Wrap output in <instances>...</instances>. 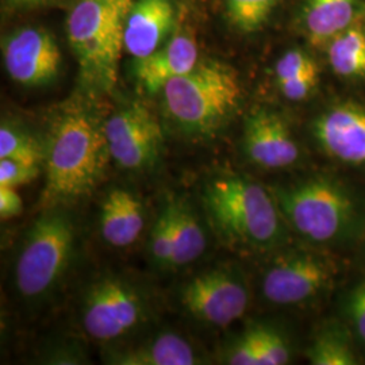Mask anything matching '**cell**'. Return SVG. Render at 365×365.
I'll return each mask as SVG.
<instances>
[{
  "label": "cell",
  "mask_w": 365,
  "mask_h": 365,
  "mask_svg": "<svg viewBox=\"0 0 365 365\" xmlns=\"http://www.w3.org/2000/svg\"><path fill=\"white\" fill-rule=\"evenodd\" d=\"M46 205L88 195L111 158L105 123L80 102L63 107L52 119L45 148Z\"/></svg>",
  "instance_id": "1"
},
{
  "label": "cell",
  "mask_w": 365,
  "mask_h": 365,
  "mask_svg": "<svg viewBox=\"0 0 365 365\" xmlns=\"http://www.w3.org/2000/svg\"><path fill=\"white\" fill-rule=\"evenodd\" d=\"M203 202L212 227L232 245L264 250L284 240V217L274 194L257 182L237 175L211 179Z\"/></svg>",
  "instance_id": "2"
},
{
  "label": "cell",
  "mask_w": 365,
  "mask_h": 365,
  "mask_svg": "<svg viewBox=\"0 0 365 365\" xmlns=\"http://www.w3.org/2000/svg\"><path fill=\"white\" fill-rule=\"evenodd\" d=\"M163 103L173 123L188 135L212 137L233 117L242 87L233 66L203 60L194 69L168 81Z\"/></svg>",
  "instance_id": "3"
},
{
  "label": "cell",
  "mask_w": 365,
  "mask_h": 365,
  "mask_svg": "<svg viewBox=\"0 0 365 365\" xmlns=\"http://www.w3.org/2000/svg\"><path fill=\"white\" fill-rule=\"evenodd\" d=\"M134 0H76L68 14L66 37L81 78L96 91L117 81L126 16Z\"/></svg>",
  "instance_id": "4"
},
{
  "label": "cell",
  "mask_w": 365,
  "mask_h": 365,
  "mask_svg": "<svg viewBox=\"0 0 365 365\" xmlns=\"http://www.w3.org/2000/svg\"><path fill=\"white\" fill-rule=\"evenodd\" d=\"M76 227L60 209L42 214L29 229L18 252L14 280L26 300L46 299L58 288L73 259Z\"/></svg>",
  "instance_id": "5"
},
{
  "label": "cell",
  "mask_w": 365,
  "mask_h": 365,
  "mask_svg": "<svg viewBox=\"0 0 365 365\" xmlns=\"http://www.w3.org/2000/svg\"><path fill=\"white\" fill-rule=\"evenodd\" d=\"M289 226L317 244L342 241L356 232L360 212L351 194L337 182L314 178L274 191Z\"/></svg>",
  "instance_id": "6"
},
{
  "label": "cell",
  "mask_w": 365,
  "mask_h": 365,
  "mask_svg": "<svg viewBox=\"0 0 365 365\" xmlns=\"http://www.w3.org/2000/svg\"><path fill=\"white\" fill-rule=\"evenodd\" d=\"M148 318L143 292L118 276H105L91 283L81 303V322L96 341H114L128 336Z\"/></svg>",
  "instance_id": "7"
},
{
  "label": "cell",
  "mask_w": 365,
  "mask_h": 365,
  "mask_svg": "<svg viewBox=\"0 0 365 365\" xmlns=\"http://www.w3.org/2000/svg\"><path fill=\"white\" fill-rule=\"evenodd\" d=\"M179 298L184 312L196 321L225 327L247 313L249 288L238 268L220 265L187 280Z\"/></svg>",
  "instance_id": "8"
},
{
  "label": "cell",
  "mask_w": 365,
  "mask_h": 365,
  "mask_svg": "<svg viewBox=\"0 0 365 365\" xmlns=\"http://www.w3.org/2000/svg\"><path fill=\"white\" fill-rule=\"evenodd\" d=\"M111 158L125 170L152 167L163 149V131L157 118L141 103L123 107L105 122Z\"/></svg>",
  "instance_id": "9"
},
{
  "label": "cell",
  "mask_w": 365,
  "mask_h": 365,
  "mask_svg": "<svg viewBox=\"0 0 365 365\" xmlns=\"http://www.w3.org/2000/svg\"><path fill=\"white\" fill-rule=\"evenodd\" d=\"M333 272L327 261L307 252L277 257L261 282L262 297L276 306H299L318 298L330 283Z\"/></svg>",
  "instance_id": "10"
},
{
  "label": "cell",
  "mask_w": 365,
  "mask_h": 365,
  "mask_svg": "<svg viewBox=\"0 0 365 365\" xmlns=\"http://www.w3.org/2000/svg\"><path fill=\"white\" fill-rule=\"evenodd\" d=\"M3 63L9 76L24 87H42L57 78L61 51L42 27H22L3 41Z\"/></svg>",
  "instance_id": "11"
},
{
  "label": "cell",
  "mask_w": 365,
  "mask_h": 365,
  "mask_svg": "<svg viewBox=\"0 0 365 365\" xmlns=\"http://www.w3.org/2000/svg\"><path fill=\"white\" fill-rule=\"evenodd\" d=\"M244 150L252 163L267 170L288 168L300 157L287 122L267 108L256 110L247 118Z\"/></svg>",
  "instance_id": "12"
},
{
  "label": "cell",
  "mask_w": 365,
  "mask_h": 365,
  "mask_svg": "<svg viewBox=\"0 0 365 365\" xmlns=\"http://www.w3.org/2000/svg\"><path fill=\"white\" fill-rule=\"evenodd\" d=\"M313 133L329 156L365 167L364 106L345 102L330 107L315 119Z\"/></svg>",
  "instance_id": "13"
},
{
  "label": "cell",
  "mask_w": 365,
  "mask_h": 365,
  "mask_svg": "<svg viewBox=\"0 0 365 365\" xmlns=\"http://www.w3.org/2000/svg\"><path fill=\"white\" fill-rule=\"evenodd\" d=\"M173 0H134L123 30V51L140 60L156 52L176 31Z\"/></svg>",
  "instance_id": "14"
},
{
  "label": "cell",
  "mask_w": 365,
  "mask_h": 365,
  "mask_svg": "<svg viewBox=\"0 0 365 365\" xmlns=\"http://www.w3.org/2000/svg\"><path fill=\"white\" fill-rule=\"evenodd\" d=\"M197 63L199 52L194 36L175 31L156 52L135 60L134 75L145 91L156 93L170 80L194 69Z\"/></svg>",
  "instance_id": "15"
},
{
  "label": "cell",
  "mask_w": 365,
  "mask_h": 365,
  "mask_svg": "<svg viewBox=\"0 0 365 365\" xmlns=\"http://www.w3.org/2000/svg\"><path fill=\"white\" fill-rule=\"evenodd\" d=\"M144 226V205L138 196L125 188H114L106 195L99 218L106 244L115 248L130 247L140 238Z\"/></svg>",
  "instance_id": "16"
},
{
  "label": "cell",
  "mask_w": 365,
  "mask_h": 365,
  "mask_svg": "<svg viewBox=\"0 0 365 365\" xmlns=\"http://www.w3.org/2000/svg\"><path fill=\"white\" fill-rule=\"evenodd\" d=\"M108 364L115 365H194L200 364V356L194 345L176 333H160L156 337L133 348L111 353Z\"/></svg>",
  "instance_id": "17"
},
{
  "label": "cell",
  "mask_w": 365,
  "mask_h": 365,
  "mask_svg": "<svg viewBox=\"0 0 365 365\" xmlns=\"http://www.w3.org/2000/svg\"><path fill=\"white\" fill-rule=\"evenodd\" d=\"M357 0H306L304 27L315 46L330 42L353 25Z\"/></svg>",
  "instance_id": "18"
},
{
  "label": "cell",
  "mask_w": 365,
  "mask_h": 365,
  "mask_svg": "<svg viewBox=\"0 0 365 365\" xmlns=\"http://www.w3.org/2000/svg\"><path fill=\"white\" fill-rule=\"evenodd\" d=\"M207 237L199 215L185 200L176 199V221L170 269L182 268L197 260L206 250Z\"/></svg>",
  "instance_id": "19"
},
{
  "label": "cell",
  "mask_w": 365,
  "mask_h": 365,
  "mask_svg": "<svg viewBox=\"0 0 365 365\" xmlns=\"http://www.w3.org/2000/svg\"><path fill=\"white\" fill-rule=\"evenodd\" d=\"M327 60L342 78H365V27L351 25L327 45Z\"/></svg>",
  "instance_id": "20"
},
{
  "label": "cell",
  "mask_w": 365,
  "mask_h": 365,
  "mask_svg": "<svg viewBox=\"0 0 365 365\" xmlns=\"http://www.w3.org/2000/svg\"><path fill=\"white\" fill-rule=\"evenodd\" d=\"M307 359L313 365H356L357 357L346 336L339 329L322 331L307 349Z\"/></svg>",
  "instance_id": "21"
},
{
  "label": "cell",
  "mask_w": 365,
  "mask_h": 365,
  "mask_svg": "<svg viewBox=\"0 0 365 365\" xmlns=\"http://www.w3.org/2000/svg\"><path fill=\"white\" fill-rule=\"evenodd\" d=\"M176 221V200H168L157 215L149 237V257L160 269H170Z\"/></svg>",
  "instance_id": "22"
},
{
  "label": "cell",
  "mask_w": 365,
  "mask_h": 365,
  "mask_svg": "<svg viewBox=\"0 0 365 365\" xmlns=\"http://www.w3.org/2000/svg\"><path fill=\"white\" fill-rule=\"evenodd\" d=\"M280 0H223L225 14L232 26L253 33L264 26Z\"/></svg>",
  "instance_id": "23"
},
{
  "label": "cell",
  "mask_w": 365,
  "mask_h": 365,
  "mask_svg": "<svg viewBox=\"0 0 365 365\" xmlns=\"http://www.w3.org/2000/svg\"><path fill=\"white\" fill-rule=\"evenodd\" d=\"M45 150L30 134L7 122L0 128V158H11L21 163L39 165Z\"/></svg>",
  "instance_id": "24"
},
{
  "label": "cell",
  "mask_w": 365,
  "mask_h": 365,
  "mask_svg": "<svg viewBox=\"0 0 365 365\" xmlns=\"http://www.w3.org/2000/svg\"><path fill=\"white\" fill-rule=\"evenodd\" d=\"M264 331L265 325H255L242 333L225 353L223 363L232 365H259Z\"/></svg>",
  "instance_id": "25"
},
{
  "label": "cell",
  "mask_w": 365,
  "mask_h": 365,
  "mask_svg": "<svg viewBox=\"0 0 365 365\" xmlns=\"http://www.w3.org/2000/svg\"><path fill=\"white\" fill-rule=\"evenodd\" d=\"M291 360V348L286 337L274 327H265L260 346L259 365H284Z\"/></svg>",
  "instance_id": "26"
},
{
  "label": "cell",
  "mask_w": 365,
  "mask_h": 365,
  "mask_svg": "<svg viewBox=\"0 0 365 365\" xmlns=\"http://www.w3.org/2000/svg\"><path fill=\"white\" fill-rule=\"evenodd\" d=\"M314 69H318V66L307 53L300 49H292L279 58L274 66V75L279 84L291 78H298Z\"/></svg>",
  "instance_id": "27"
},
{
  "label": "cell",
  "mask_w": 365,
  "mask_h": 365,
  "mask_svg": "<svg viewBox=\"0 0 365 365\" xmlns=\"http://www.w3.org/2000/svg\"><path fill=\"white\" fill-rule=\"evenodd\" d=\"M38 173V165L21 163L11 158H0V187L16 188L33 182Z\"/></svg>",
  "instance_id": "28"
},
{
  "label": "cell",
  "mask_w": 365,
  "mask_h": 365,
  "mask_svg": "<svg viewBox=\"0 0 365 365\" xmlns=\"http://www.w3.org/2000/svg\"><path fill=\"white\" fill-rule=\"evenodd\" d=\"M345 313L357 337L365 345V280L349 291L345 300Z\"/></svg>",
  "instance_id": "29"
},
{
  "label": "cell",
  "mask_w": 365,
  "mask_h": 365,
  "mask_svg": "<svg viewBox=\"0 0 365 365\" xmlns=\"http://www.w3.org/2000/svg\"><path fill=\"white\" fill-rule=\"evenodd\" d=\"M319 81V69H314L307 73H303L298 78L279 83V90L287 98L288 101L300 102L307 99L317 88Z\"/></svg>",
  "instance_id": "30"
},
{
  "label": "cell",
  "mask_w": 365,
  "mask_h": 365,
  "mask_svg": "<svg viewBox=\"0 0 365 365\" xmlns=\"http://www.w3.org/2000/svg\"><path fill=\"white\" fill-rule=\"evenodd\" d=\"M24 211V202L16 188L0 187V218L3 221L21 215Z\"/></svg>",
  "instance_id": "31"
},
{
  "label": "cell",
  "mask_w": 365,
  "mask_h": 365,
  "mask_svg": "<svg viewBox=\"0 0 365 365\" xmlns=\"http://www.w3.org/2000/svg\"><path fill=\"white\" fill-rule=\"evenodd\" d=\"M7 6L14 10H34L42 7L63 6L66 0H4Z\"/></svg>",
  "instance_id": "32"
},
{
  "label": "cell",
  "mask_w": 365,
  "mask_h": 365,
  "mask_svg": "<svg viewBox=\"0 0 365 365\" xmlns=\"http://www.w3.org/2000/svg\"><path fill=\"white\" fill-rule=\"evenodd\" d=\"M202 0H180V4H182V9L187 14L192 13L197 10V6Z\"/></svg>",
  "instance_id": "33"
}]
</instances>
